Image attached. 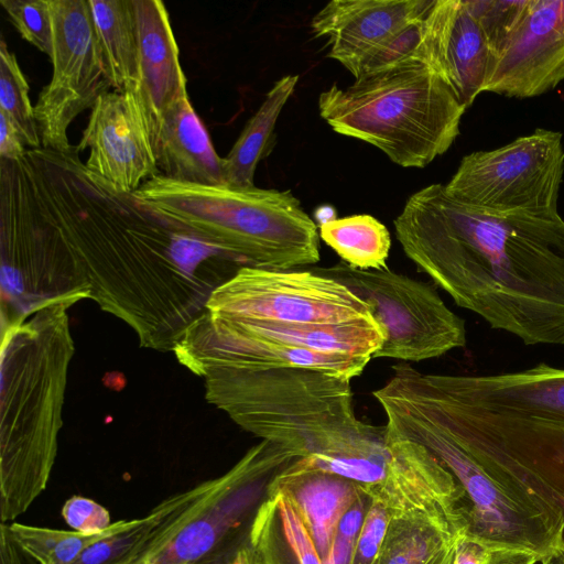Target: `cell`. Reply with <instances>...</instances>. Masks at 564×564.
<instances>
[{
	"label": "cell",
	"instance_id": "2e32d148",
	"mask_svg": "<svg viewBox=\"0 0 564 564\" xmlns=\"http://www.w3.org/2000/svg\"><path fill=\"white\" fill-rule=\"evenodd\" d=\"M564 80V0H529L516 32L495 57L484 91L531 98Z\"/></svg>",
	"mask_w": 564,
	"mask_h": 564
},
{
	"label": "cell",
	"instance_id": "4dcf8cb0",
	"mask_svg": "<svg viewBox=\"0 0 564 564\" xmlns=\"http://www.w3.org/2000/svg\"><path fill=\"white\" fill-rule=\"evenodd\" d=\"M468 1L482 30L494 61L519 26L527 11L529 0Z\"/></svg>",
	"mask_w": 564,
	"mask_h": 564
},
{
	"label": "cell",
	"instance_id": "8992f818",
	"mask_svg": "<svg viewBox=\"0 0 564 564\" xmlns=\"http://www.w3.org/2000/svg\"><path fill=\"white\" fill-rule=\"evenodd\" d=\"M466 108L431 66L410 58L322 91L318 111L338 134L358 139L402 167H424L459 134Z\"/></svg>",
	"mask_w": 564,
	"mask_h": 564
},
{
	"label": "cell",
	"instance_id": "d4e9b609",
	"mask_svg": "<svg viewBox=\"0 0 564 564\" xmlns=\"http://www.w3.org/2000/svg\"><path fill=\"white\" fill-rule=\"evenodd\" d=\"M274 497L276 509H259L248 540L261 564H322L315 544L290 500L282 492Z\"/></svg>",
	"mask_w": 564,
	"mask_h": 564
},
{
	"label": "cell",
	"instance_id": "f1b7e54d",
	"mask_svg": "<svg viewBox=\"0 0 564 564\" xmlns=\"http://www.w3.org/2000/svg\"><path fill=\"white\" fill-rule=\"evenodd\" d=\"M0 112L18 129L25 145L41 148L37 122L29 97V84L15 55L0 43Z\"/></svg>",
	"mask_w": 564,
	"mask_h": 564
},
{
	"label": "cell",
	"instance_id": "60d3db41",
	"mask_svg": "<svg viewBox=\"0 0 564 564\" xmlns=\"http://www.w3.org/2000/svg\"><path fill=\"white\" fill-rule=\"evenodd\" d=\"M226 564H261V562L247 542L235 551Z\"/></svg>",
	"mask_w": 564,
	"mask_h": 564
},
{
	"label": "cell",
	"instance_id": "3957f363",
	"mask_svg": "<svg viewBox=\"0 0 564 564\" xmlns=\"http://www.w3.org/2000/svg\"><path fill=\"white\" fill-rule=\"evenodd\" d=\"M199 377L212 404L301 465L355 481L368 499L384 482L386 425L357 419L349 379L303 368H213Z\"/></svg>",
	"mask_w": 564,
	"mask_h": 564
},
{
	"label": "cell",
	"instance_id": "f6af8a7d",
	"mask_svg": "<svg viewBox=\"0 0 564 564\" xmlns=\"http://www.w3.org/2000/svg\"><path fill=\"white\" fill-rule=\"evenodd\" d=\"M536 561H538V560H536ZM534 564H536V562H535Z\"/></svg>",
	"mask_w": 564,
	"mask_h": 564
},
{
	"label": "cell",
	"instance_id": "e0dca14e",
	"mask_svg": "<svg viewBox=\"0 0 564 564\" xmlns=\"http://www.w3.org/2000/svg\"><path fill=\"white\" fill-rule=\"evenodd\" d=\"M423 62L467 109L484 93L491 53L468 0H432L425 14Z\"/></svg>",
	"mask_w": 564,
	"mask_h": 564
},
{
	"label": "cell",
	"instance_id": "ab89813d",
	"mask_svg": "<svg viewBox=\"0 0 564 564\" xmlns=\"http://www.w3.org/2000/svg\"><path fill=\"white\" fill-rule=\"evenodd\" d=\"M0 564H25L8 530L7 523L0 525Z\"/></svg>",
	"mask_w": 564,
	"mask_h": 564
},
{
	"label": "cell",
	"instance_id": "f35d334b",
	"mask_svg": "<svg viewBox=\"0 0 564 564\" xmlns=\"http://www.w3.org/2000/svg\"><path fill=\"white\" fill-rule=\"evenodd\" d=\"M539 556L530 552L509 549L490 551L487 564H534Z\"/></svg>",
	"mask_w": 564,
	"mask_h": 564
},
{
	"label": "cell",
	"instance_id": "603a6c76",
	"mask_svg": "<svg viewBox=\"0 0 564 564\" xmlns=\"http://www.w3.org/2000/svg\"><path fill=\"white\" fill-rule=\"evenodd\" d=\"M161 175L199 185H226L221 159L188 95L163 113L152 145Z\"/></svg>",
	"mask_w": 564,
	"mask_h": 564
},
{
	"label": "cell",
	"instance_id": "44dd1931",
	"mask_svg": "<svg viewBox=\"0 0 564 564\" xmlns=\"http://www.w3.org/2000/svg\"><path fill=\"white\" fill-rule=\"evenodd\" d=\"M192 325L223 336L275 343L328 355L372 359L386 335L376 321L339 325L281 324L231 319L204 314Z\"/></svg>",
	"mask_w": 564,
	"mask_h": 564
},
{
	"label": "cell",
	"instance_id": "ba28073f",
	"mask_svg": "<svg viewBox=\"0 0 564 564\" xmlns=\"http://www.w3.org/2000/svg\"><path fill=\"white\" fill-rule=\"evenodd\" d=\"M411 405L485 468L542 501L564 523V427L489 414L427 389H420Z\"/></svg>",
	"mask_w": 564,
	"mask_h": 564
},
{
	"label": "cell",
	"instance_id": "9c48e42d",
	"mask_svg": "<svg viewBox=\"0 0 564 564\" xmlns=\"http://www.w3.org/2000/svg\"><path fill=\"white\" fill-rule=\"evenodd\" d=\"M563 176V135L539 128L500 148L465 155L444 191L474 207L557 219Z\"/></svg>",
	"mask_w": 564,
	"mask_h": 564
},
{
	"label": "cell",
	"instance_id": "277c9868",
	"mask_svg": "<svg viewBox=\"0 0 564 564\" xmlns=\"http://www.w3.org/2000/svg\"><path fill=\"white\" fill-rule=\"evenodd\" d=\"M61 300L9 319L1 345L0 520L13 522L46 489L57 455L74 341Z\"/></svg>",
	"mask_w": 564,
	"mask_h": 564
},
{
	"label": "cell",
	"instance_id": "5bb4252c",
	"mask_svg": "<svg viewBox=\"0 0 564 564\" xmlns=\"http://www.w3.org/2000/svg\"><path fill=\"white\" fill-rule=\"evenodd\" d=\"M89 148L85 165L115 189L134 193L160 174L145 122L132 91L108 90L91 108L77 145Z\"/></svg>",
	"mask_w": 564,
	"mask_h": 564
},
{
	"label": "cell",
	"instance_id": "ac0fdd59",
	"mask_svg": "<svg viewBox=\"0 0 564 564\" xmlns=\"http://www.w3.org/2000/svg\"><path fill=\"white\" fill-rule=\"evenodd\" d=\"M432 0H333L312 19L315 37L326 40L327 56L350 74L360 61L419 19Z\"/></svg>",
	"mask_w": 564,
	"mask_h": 564
},
{
	"label": "cell",
	"instance_id": "7bdbcfd3",
	"mask_svg": "<svg viewBox=\"0 0 564 564\" xmlns=\"http://www.w3.org/2000/svg\"><path fill=\"white\" fill-rule=\"evenodd\" d=\"M454 557H455V546H454V550L452 551V553H451V555L447 558L445 564H453L454 563Z\"/></svg>",
	"mask_w": 564,
	"mask_h": 564
},
{
	"label": "cell",
	"instance_id": "484cf974",
	"mask_svg": "<svg viewBox=\"0 0 564 564\" xmlns=\"http://www.w3.org/2000/svg\"><path fill=\"white\" fill-rule=\"evenodd\" d=\"M297 82V75H285L273 84L258 110L247 121L231 150L221 159L227 186H254L258 163L268 153L278 118L294 93Z\"/></svg>",
	"mask_w": 564,
	"mask_h": 564
},
{
	"label": "cell",
	"instance_id": "9a60e30c",
	"mask_svg": "<svg viewBox=\"0 0 564 564\" xmlns=\"http://www.w3.org/2000/svg\"><path fill=\"white\" fill-rule=\"evenodd\" d=\"M438 395L489 414L564 427V369L545 364L523 371L484 375L420 372Z\"/></svg>",
	"mask_w": 564,
	"mask_h": 564
},
{
	"label": "cell",
	"instance_id": "cb8c5ba5",
	"mask_svg": "<svg viewBox=\"0 0 564 564\" xmlns=\"http://www.w3.org/2000/svg\"><path fill=\"white\" fill-rule=\"evenodd\" d=\"M106 78L118 91L138 87V35L132 0H88Z\"/></svg>",
	"mask_w": 564,
	"mask_h": 564
},
{
	"label": "cell",
	"instance_id": "5b68a950",
	"mask_svg": "<svg viewBox=\"0 0 564 564\" xmlns=\"http://www.w3.org/2000/svg\"><path fill=\"white\" fill-rule=\"evenodd\" d=\"M132 194L246 267L289 270L319 261L318 228L291 191L199 185L158 174Z\"/></svg>",
	"mask_w": 564,
	"mask_h": 564
},
{
	"label": "cell",
	"instance_id": "f546056e",
	"mask_svg": "<svg viewBox=\"0 0 564 564\" xmlns=\"http://www.w3.org/2000/svg\"><path fill=\"white\" fill-rule=\"evenodd\" d=\"M426 11L422 17L406 24L381 45L367 54L351 74L354 78L356 79L410 58H417L423 62V48L425 43L424 19Z\"/></svg>",
	"mask_w": 564,
	"mask_h": 564
},
{
	"label": "cell",
	"instance_id": "74e56055",
	"mask_svg": "<svg viewBox=\"0 0 564 564\" xmlns=\"http://www.w3.org/2000/svg\"><path fill=\"white\" fill-rule=\"evenodd\" d=\"M356 540L336 534L328 556L322 564H351Z\"/></svg>",
	"mask_w": 564,
	"mask_h": 564
},
{
	"label": "cell",
	"instance_id": "7c38bea8",
	"mask_svg": "<svg viewBox=\"0 0 564 564\" xmlns=\"http://www.w3.org/2000/svg\"><path fill=\"white\" fill-rule=\"evenodd\" d=\"M53 20L52 77L34 106L41 143L64 151L67 130L109 90L88 0H50Z\"/></svg>",
	"mask_w": 564,
	"mask_h": 564
},
{
	"label": "cell",
	"instance_id": "836d02e7",
	"mask_svg": "<svg viewBox=\"0 0 564 564\" xmlns=\"http://www.w3.org/2000/svg\"><path fill=\"white\" fill-rule=\"evenodd\" d=\"M62 516L68 527L83 533H97L109 527V511L93 499L73 496L62 508Z\"/></svg>",
	"mask_w": 564,
	"mask_h": 564
},
{
	"label": "cell",
	"instance_id": "83f0119b",
	"mask_svg": "<svg viewBox=\"0 0 564 564\" xmlns=\"http://www.w3.org/2000/svg\"><path fill=\"white\" fill-rule=\"evenodd\" d=\"M130 520H118L97 533L59 530L11 522L8 530L21 551L37 564H73L89 546L123 530Z\"/></svg>",
	"mask_w": 564,
	"mask_h": 564
},
{
	"label": "cell",
	"instance_id": "4316f807",
	"mask_svg": "<svg viewBox=\"0 0 564 564\" xmlns=\"http://www.w3.org/2000/svg\"><path fill=\"white\" fill-rule=\"evenodd\" d=\"M319 238L348 265L360 270L388 269L391 248L388 228L371 215H351L324 220Z\"/></svg>",
	"mask_w": 564,
	"mask_h": 564
},
{
	"label": "cell",
	"instance_id": "ffe728a7",
	"mask_svg": "<svg viewBox=\"0 0 564 564\" xmlns=\"http://www.w3.org/2000/svg\"><path fill=\"white\" fill-rule=\"evenodd\" d=\"M138 35V87L133 93L153 145L163 113L187 94L169 12L160 0H132Z\"/></svg>",
	"mask_w": 564,
	"mask_h": 564
},
{
	"label": "cell",
	"instance_id": "d6986e66",
	"mask_svg": "<svg viewBox=\"0 0 564 564\" xmlns=\"http://www.w3.org/2000/svg\"><path fill=\"white\" fill-rule=\"evenodd\" d=\"M223 484V475L173 494L120 532L89 546L73 564H148L196 518Z\"/></svg>",
	"mask_w": 564,
	"mask_h": 564
},
{
	"label": "cell",
	"instance_id": "30bf717a",
	"mask_svg": "<svg viewBox=\"0 0 564 564\" xmlns=\"http://www.w3.org/2000/svg\"><path fill=\"white\" fill-rule=\"evenodd\" d=\"M364 301L386 338L373 358L422 361L466 345V326L430 283L389 269L360 270L340 261L311 267Z\"/></svg>",
	"mask_w": 564,
	"mask_h": 564
},
{
	"label": "cell",
	"instance_id": "b9f144b4",
	"mask_svg": "<svg viewBox=\"0 0 564 564\" xmlns=\"http://www.w3.org/2000/svg\"><path fill=\"white\" fill-rule=\"evenodd\" d=\"M536 564H564V542L549 554L539 557Z\"/></svg>",
	"mask_w": 564,
	"mask_h": 564
},
{
	"label": "cell",
	"instance_id": "8fae6325",
	"mask_svg": "<svg viewBox=\"0 0 564 564\" xmlns=\"http://www.w3.org/2000/svg\"><path fill=\"white\" fill-rule=\"evenodd\" d=\"M213 316L281 324L376 321L344 284L307 270L241 267L206 303Z\"/></svg>",
	"mask_w": 564,
	"mask_h": 564
},
{
	"label": "cell",
	"instance_id": "d590c367",
	"mask_svg": "<svg viewBox=\"0 0 564 564\" xmlns=\"http://www.w3.org/2000/svg\"><path fill=\"white\" fill-rule=\"evenodd\" d=\"M490 549L481 542L459 534L455 539V557L453 564H487Z\"/></svg>",
	"mask_w": 564,
	"mask_h": 564
},
{
	"label": "cell",
	"instance_id": "7a4b0ae2",
	"mask_svg": "<svg viewBox=\"0 0 564 564\" xmlns=\"http://www.w3.org/2000/svg\"><path fill=\"white\" fill-rule=\"evenodd\" d=\"M405 256L460 307L527 345H564V219L466 205L431 184L394 219Z\"/></svg>",
	"mask_w": 564,
	"mask_h": 564
},
{
	"label": "cell",
	"instance_id": "4fadbf2b",
	"mask_svg": "<svg viewBox=\"0 0 564 564\" xmlns=\"http://www.w3.org/2000/svg\"><path fill=\"white\" fill-rule=\"evenodd\" d=\"M295 456L282 446L261 441L229 470L203 511L187 523L167 549L148 564H204L215 554L251 505L256 490Z\"/></svg>",
	"mask_w": 564,
	"mask_h": 564
},
{
	"label": "cell",
	"instance_id": "e575fe53",
	"mask_svg": "<svg viewBox=\"0 0 564 564\" xmlns=\"http://www.w3.org/2000/svg\"><path fill=\"white\" fill-rule=\"evenodd\" d=\"M26 152L18 129L0 112V159L17 162L22 160Z\"/></svg>",
	"mask_w": 564,
	"mask_h": 564
},
{
	"label": "cell",
	"instance_id": "8d00e7d4",
	"mask_svg": "<svg viewBox=\"0 0 564 564\" xmlns=\"http://www.w3.org/2000/svg\"><path fill=\"white\" fill-rule=\"evenodd\" d=\"M366 500L369 499L361 495L346 511L339 521L337 534L347 539L357 540L367 513Z\"/></svg>",
	"mask_w": 564,
	"mask_h": 564
},
{
	"label": "cell",
	"instance_id": "52a82bcc",
	"mask_svg": "<svg viewBox=\"0 0 564 564\" xmlns=\"http://www.w3.org/2000/svg\"><path fill=\"white\" fill-rule=\"evenodd\" d=\"M381 405L388 432L432 452L460 486L464 533L490 550H520L542 557L561 545V516L513 482L486 469L443 429L416 411L389 399Z\"/></svg>",
	"mask_w": 564,
	"mask_h": 564
},
{
	"label": "cell",
	"instance_id": "ee69618b",
	"mask_svg": "<svg viewBox=\"0 0 564 564\" xmlns=\"http://www.w3.org/2000/svg\"><path fill=\"white\" fill-rule=\"evenodd\" d=\"M373 564H377V561Z\"/></svg>",
	"mask_w": 564,
	"mask_h": 564
},
{
	"label": "cell",
	"instance_id": "1f68e13d",
	"mask_svg": "<svg viewBox=\"0 0 564 564\" xmlns=\"http://www.w3.org/2000/svg\"><path fill=\"white\" fill-rule=\"evenodd\" d=\"M21 37L51 56L53 20L50 0H0Z\"/></svg>",
	"mask_w": 564,
	"mask_h": 564
},
{
	"label": "cell",
	"instance_id": "7402d4cb",
	"mask_svg": "<svg viewBox=\"0 0 564 564\" xmlns=\"http://www.w3.org/2000/svg\"><path fill=\"white\" fill-rule=\"evenodd\" d=\"M282 492L308 531L322 562L328 556L340 519L362 495L345 477L307 468L297 459L276 473L267 494Z\"/></svg>",
	"mask_w": 564,
	"mask_h": 564
},
{
	"label": "cell",
	"instance_id": "d6a6232c",
	"mask_svg": "<svg viewBox=\"0 0 564 564\" xmlns=\"http://www.w3.org/2000/svg\"><path fill=\"white\" fill-rule=\"evenodd\" d=\"M390 516L379 503L370 502L356 540L351 564H373L386 539Z\"/></svg>",
	"mask_w": 564,
	"mask_h": 564
},
{
	"label": "cell",
	"instance_id": "6da1fadb",
	"mask_svg": "<svg viewBox=\"0 0 564 564\" xmlns=\"http://www.w3.org/2000/svg\"><path fill=\"white\" fill-rule=\"evenodd\" d=\"M77 145L28 153L33 188L87 296L143 346L173 350L223 282L219 252L90 173Z\"/></svg>",
	"mask_w": 564,
	"mask_h": 564
}]
</instances>
